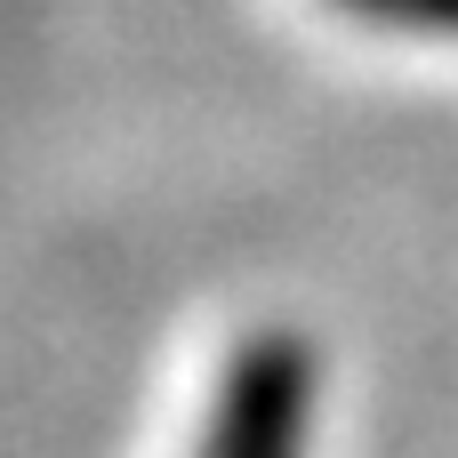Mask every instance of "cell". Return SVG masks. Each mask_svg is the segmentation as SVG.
Wrapping results in <instances>:
<instances>
[{"mask_svg": "<svg viewBox=\"0 0 458 458\" xmlns=\"http://www.w3.org/2000/svg\"><path fill=\"white\" fill-rule=\"evenodd\" d=\"M322 362L298 330H250L209 394V427L193 458H306Z\"/></svg>", "mask_w": 458, "mask_h": 458, "instance_id": "1", "label": "cell"}, {"mask_svg": "<svg viewBox=\"0 0 458 458\" xmlns=\"http://www.w3.org/2000/svg\"><path fill=\"white\" fill-rule=\"evenodd\" d=\"M346 16L378 24V32H427V40H458V0H338Z\"/></svg>", "mask_w": 458, "mask_h": 458, "instance_id": "2", "label": "cell"}]
</instances>
